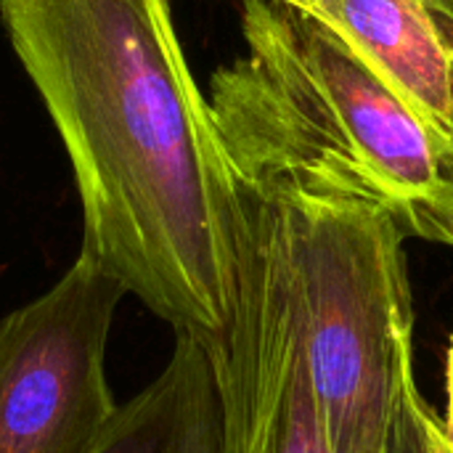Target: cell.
Here are the masks:
<instances>
[{
	"mask_svg": "<svg viewBox=\"0 0 453 453\" xmlns=\"http://www.w3.org/2000/svg\"><path fill=\"white\" fill-rule=\"evenodd\" d=\"M419 403H422V395L417 390L409 409H406V414H403V419H401L395 453H430L427 438H425V427H422V417H419Z\"/></svg>",
	"mask_w": 453,
	"mask_h": 453,
	"instance_id": "52a82bcc",
	"label": "cell"
},
{
	"mask_svg": "<svg viewBox=\"0 0 453 453\" xmlns=\"http://www.w3.org/2000/svg\"><path fill=\"white\" fill-rule=\"evenodd\" d=\"M419 417H422V427H425V438H427V449L430 453H453L451 443L443 438V433H441V425H438V417H435V411L427 406V401L422 398V403H419Z\"/></svg>",
	"mask_w": 453,
	"mask_h": 453,
	"instance_id": "ba28073f",
	"label": "cell"
},
{
	"mask_svg": "<svg viewBox=\"0 0 453 453\" xmlns=\"http://www.w3.org/2000/svg\"><path fill=\"white\" fill-rule=\"evenodd\" d=\"M236 311L204 345L220 401V453H332L279 247L242 191Z\"/></svg>",
	"mask_w": 453,
	"mask_h": 453,
	"instance_id": "5b68a950",
	"label": "cell"
},
{
	"mask_svg": "<svg viewBox=\"0 0 453 453\" xmlns=\"http://www.w3.org/2000/svg\"><path fill=\"white\" fill-rule=\"evenodd\" d=\"M82 202V252L175 332L236 311L242 186L167 0H0Z\"/></svg>",
	"mask_w": 453,
	"mask_h": 453,
	"instance_id": "6da1fadb",
	"label": "cell"
},
{
	"mask_svg": "<svg viewBox=\"0 0 453 453\" xmlns=\"http://www.w3.org/2000/svg\"><path fill=\"white\" fill-rule=\"evenodd\" d=\"M340 35L453 157V0H273Z\"/></svg>",
	"mask_w": 453,
	"mask_h": 453,
	"instance_id": "8992f818",
	"label": "cell"
},
{
	"mask_svg": "<svg viewBox=\"0 0 453 453\" xmlns=\"http://www.w3.org/2000/svg\"><path fill=\"white\" fill-rule=\"evenodd\" d=\"M443 438L451 443L453 449V334L449 342V353H446V414L438 419Z\"/></svg>",
	"mask_w": 453,
	"mask_h": 453,
	"instance_id": "9c48e42d",
	"label": "cell"
},
{
	"mask_svg": "<svg viewBox=\"0 0 453 453\" xmlns=\"http://www.w3.org/2000/svg\"><path fill=\"white\" fill-rule=\"evenodd\" d=\"M292 289L332 453H395L417 393L406 231L380 207L242 183Z\"/></svg>",
	"mask_w": 453,
	"mask_h": 453,
	"instance_id": "3957f363",
	"label": "cell"
},
{
	"mask_svg": "<svg viewBox=\"0 0 453 453\" xmlns=\"http://www.w3.org/2000/svg\"><path fill=\"white\" fill-rule=\"evenodd\" d=\"M247 53L210 80V111L247 186L385 210L411 239L453 250V157L326 24L244 0Z\"/></svg>",
	"mask_w": 453,
	"mask_h": 453,
	"instance_id": "7a4b0ae2",
	"label": "cell"
},
{
	"mask_svg": "<svg viewBox=\"0 0 453 453\" xmlns=\"http://www.w3.org/2000/svg\"><path fill=\"white\" fill-rule=\"evenodd\" d=\"M125 295L80 250L45 295L0 321V453H96L119 411L106 342Z\"/></svg>",
	"mask_w": 453,
	"mask_h": 453,
	"instance_id": "277c9868",
	"label": "cell"
}]
</instances>
